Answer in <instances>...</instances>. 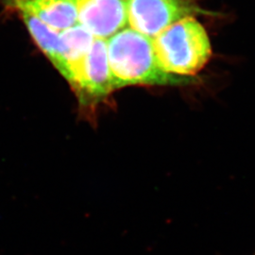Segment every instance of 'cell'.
Listing matches in <instances>:
<instances>
[{
	"label": "cell",
	"instance_id": "cell-1",
	"mask_svg": "<svg viewBox=\"0 0 255 255\" xmlns=\"http://www.w3.org/2000/svg\"><path fill=\"white\" fill-rule=\"evenodd\" d=\"M107 42L110 71L115 91L128 86H178L196 82L194 78L165 73L155 56L152 40L130 27Z\"/></svg>",
	"mask_w": 255,
	"mask_h": 255
},
{
	"label": "cell",
	"instance_id": "cell-2",
	"mask_svg": "<svg viewBox=\"0 0 255 255\" xmlns=\"http://www.w3.org/2000/svg\"><path fill=\"white\" fill-rule=\"evenodd\" d=\"M151 40L160 67L173 76L194 78L212 56L208 33L196 16L174 23Z\"/></svg>",
	"mask_w": 255,
	"mask_h": 255
},
{
	"label": "cell",
	"instance_id": "cell-3",
	"mask_svg": "<svg viewBox=\"0 0 255 255\" xmlns=\"http://www.w3.org/2000/svg\"><path fill=\"white\" fill-rule=\"evenodd\" d=\"M206 14L213 13L197 0H128V26L152 39L182 19Z\"/></svg>",
	"mask_w": 255,
	"mask_h": 255
},
{
	"label": "cell",
	"instance_id": "cell-4",
	"mask_svg": "<svg viewBox=\"0 0 255 255\" xmlns=\"http://www.w3.org/2000/svg\"><path fill=\"white\" fill-rule=\"evenodd\" d=\"M82 106L105 101L115 92L110 71L107 42L95 39L70 84Z\"/></svg>",
	"mask_w": 255,
	"mask_h": 255
},
{
	"label": "cell",
	"instance_id": "cell-5",
	"mask_svg": "<svg viewBox=\"0 0 255 255\" xmlns=\"http://www.w3.org/2000/svg\"><path fill=\"white\" fill-rule=\"evenodd\" d=\"M79 25L97 39L108 40L128 27V0H77Z\"/></svg>",
	"mask_w": 255,
	"mask_h": 255
},
{
	"label": "cell",
	"instance_id": "cell-6",
	"mask_svg": "<svg viewBox=\"0 0 255 255\" xmlns=\"http://www.w3.org/2000/svg\"><path fill=\"white\" fill-rule=\"evenodd\" d=\"M9 8L42 21L48 27L64 31L78 22L77 0H6Z\"/></svg>",
	"mask_w": 255,
	"mask_h": 255
},
{
	"label": "cell",
	"instance_id": "cell-7",
	"mask_svg": "<svg viewBox=\"0 0 255 255\" xmlns=\"http://www.w3.org/2000/svg\"><path fill=\"white\" fill-rule=\"evenodd\" d=\"M95 37L81 25L61 31L64 71L63 77L71 84L83 59L91 49Z\"/></svg>",
	"mask_w": 255,
	"mask_h": 255
},
{
	"label": "cell",
	"instance_id": "cell-8",
	"mask_svg": "<svg viewBox=\"0 0 255 255\" xmlns=\"http://www.w3.org/2000/svg\"><path fill=\"white\" fill-rule=\"evenodd\" d=\"M19 15L25 23L29 34L38 47L45 53L55 68L63 75L64 63L61 31L48 27L45 23L31 15L26 13H19Z\"/></svg>",
	"mask_w": 255,
	"mask_h": 255
}]
</instances>
